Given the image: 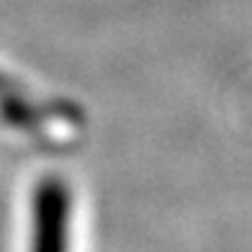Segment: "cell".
I'll return each mask as SVG.
<instances>
[{"instance_id": "6da1fadb", "label": "cell", "mask_w": 252, "mask_h": 252, "mask_svg": "<svg viewBox=\"0 0 252 252\" xmlns=\"http://www.w3.org/2000/svg\"><path fill=\"white\" fill-rule=\"evenodd\" d=\"M70 193L60 178H44L33 193L31 252H67Z\"/></svg>"}]
</instances>
